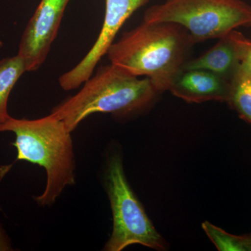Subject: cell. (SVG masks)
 <instances>
[{
	"label": "cell",
	"mask_w": 251,
	"mask_h": 251,
	"mask_svg": "<svg viewBox=\"0 0 251 251\" xmlns=\"http://www.w3.org/2000/svg\"><path fill=\"white\" fill-rule=\"evenodd\" d=\"M195 44L180 25L143 21L114 42L107 55L111 64L128 74L146 77L161 94L169 90Z\"/></svg>",
	"instance_id": "1"
},
{
	"label": "cell",
	"mask_w": 251,
	"mask_h": 251,
	"mask_svg": "<svg viewBox=\"0 0 251 251\" xmlns=\"http://www.w3.org/2000/svg\"><path fill=\"white\" fill-rule=\"evenodd\" d=\"M12 132L18 161L42 167L47 181L44 193L35 197L41 206H50L67 186L75 183V158L72 138L65 124L50 114L36 120L10 117L0 126V133Z\"/></svg>",
	"instance_id": "2"
},
{
	"label": "cell",
	"mask_w": 251,
	"mask_h": 251,
	"mask_svg": "<svg viewBox=\"0 0 251 251\" xmlns=\"http://www.w3.org/2000/svg\"><path fill=\"white\" fill-rule=\"evenodd\" d=\"M158 94L147 77L140 79L110 63L99 68L76 94L52 109L50 115L62 120L72 133L92 114L137 113L150 106Z\"/></svg>",
	"instance_id": "3"
},
{
	"label": "cell",
	"mask_w": 251,
	"mask_h": 251,
	"mask_svg": "<svg viewBox=\"0 0 251 251\" xmlns=\"http://www.w3.org/2000/svg\"><path fill=\"white\" fill-rule=\"evenodd\" d=\"M143 21L180 25L196 44L251 27V5L243 0H166L147 9Z\"/></svg>",
	"instance_id": "4"
},
{
	"label": "cell",
	"mask_w": 251,
	"mask_h": 251,
	"mask_svg": "<svg viewBox=\"0 0 251 251\" xmlns=\"http://www.w3.org/2000/svg\"><path fill=\"white\" fill-rule=\"evenodd\" d=\"M104 184L111 206L113 225L111 236L103 251H121L133 244L165 250L163 238L127 181L123 160L119 153L108 156Z\"/></svg>",
	"instance_id": "5"
},
{
	"label": "cell",
	"mask_w": 251,
	"mask_h": 251,
	"mask_svg": "<svg viewBox=\"0 0 251 251\" xmlns=\"http://www.w3.org/2000/svg\"><path fill=\"white\" fill-rule=\"evenodd\" d=\"M149 0H105L103 25L92 49L75 67L59 78L61 88L75 90L93 75L94 69L108 53L119 31L126 21Z\"/></svg>",
	"instance_id": "6"
},
{
	"label": "cell",
	"mask_w": 251,
	"mask_h": 251,
	"mask_svg": "<svg viewBox=\"0 0 251 251\" xmlns=\"http://www.w3.org/2000/svg\"><path fill=\"white\" fill-rule=\"evenodd\" d=\"M69 1L41 0L23 31L18 49L27 72L39 70L46 62Z\"/></svg>",
	"instance_id": "7"
},
{
	"label": "cell",
	"mask_w": 251,
	"mask_h": 251,
	"mask_svg": "<svg viewBox=\"0 0 251 251\" xmlns=\"http://www.w3.org/2000/svg\"><path fill=\"white\" fill-rule=\"evenodd\" d=\"M169 92L191 103L227 101L229 81L201 69H182L175 77Z\"/></svg>",
	"instance_id": "8"
},
{
	"label": "cell",
	"mask_w": 251,
	"mask_h": 251,
	"mask_svg": "<svg viewBox=\"0 0 251 251\" xmlns=\"http://www.w3.org/2000/svg\"><path fill=\"white\" fill-rule=\"evenodd\" d=\"M241 62L229 34L197 58L188 59L182 69L207 71L229 81L237 72Z\"/></svg>",
	"instance_id": "9"
},
{
	"label": "cell",
	"mask_w": 251,
	"mask_h": 251,
	"mask_svg": "<svg viewBox=\"0 0 251 251\" xmlns=\"http://www.w3.org/2000/svg\"><path fill=\"white\" fill-rule=\"evenodd\" d=\"M226 103L237 112L242 120L251 125V69L244 63L241 62L229 81Z\"/></svg>",
	"instance_id": "10"
},
{
	"label": "cell",
	"mask_w": 251,
	"mask_h": 251,
	"mask_svg": "<svg viewBox=\"0 0 251 251\" xmlns=\"http://www.w3.org/2000/svg\"><path fill=\"white\" fill-rule=\"evenodd\" d=\"M25 72V64L18 54L0 60V126L11 117L7 110L9 95L20 77Z\"/></svg>",
	"instance_id": "11"
},
{
	"label": "cell",
	"mask_w": 251,
	"mask_h": 251,
	"mask_svg": "<svg viewBox=\"0 0 251 251\" xmlns=\"http://www.w3.org/2000/svg\"><path fill=\"white\" fill-rule=\"evenodd\" d=\"M202 229L220 251H248L247 236H237L229 234L205 221Z\"/></svg>",
	"instance_id": "12"
},
{
	"label": "cell",
	"mask_w": 251,
	"mask_h": 251,
	"mask_svg": "<svg viewBox=\"0 0 251 251\" xmlns=\"http://www.w3.org/2000/svg\"><path fill=\"white\" fill-rule=\"evenodd\" d=\"M229 36L240 62L247 64L251 69V40L235 29L229 33Z\"/></svg>",
	"instance_id": "13"
},
{
	"label": "cell",
	"mask_w": 251,
	"mask_h": 251,
	"mask_svg": "<svg viewBox=\"0 0 251 251\" xmlns=\"http://www.w3.org/2000/svg\"><path fill=\"white\" fill-rule=\"evenodd\" d=\"M13 251L12 245L9 236L0 223V251Z\"/></svg>",
	"instance_id": "14"
},
{
	"label": "cell",
	"mask_w": 251,
	"mask_h": 251,
	"mask_svg": "<svg viewBox=\"0 0 251 251\" xmlns=\"http://www.w3.org/2000/svg\"><path fill=\"white\" fill-rule=\"evenodd\" d=\"M247 236L248 251H251V234Z\"/></svg>",
	"instance_id": "15"
},
{
	"label": "cell",
	"mask_w": 251,
	"mask_h": 251,
	"mask_svg": "<svg viewBox=\"0 0 251 251\" xmlns=\"http://www.w3.org/2000/svg\"><path fill=\"white\" fill-rule=\"evenodd\" d=\"M3 47V42L1 41V39H0V49Z\"/></svg>",
	"instance_id": "16"
}]
</instances>
